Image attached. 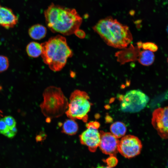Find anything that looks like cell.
I'll use <instances>...</instances> for the list:
<instances>
[{"label":"cell","instance_id":"6da1fadb","mask_svg":"<svg viewBox=\"0 0 168 168\" xmlns=\"http://www.w3.org/2000/svg\"><path fill=\"white\" fill-rule=\"evenodd\" d=\"M48 27L53 33L64 35L74 34L79 29L82 18L75 9L52 3L44 11Z\"/></svg>","mask_w":168,"mask_h":168},{"label":"cell","instance_id":"7a4b0ae2","mask_svg":"<svg viewBox=\"0 0 168 168\" xmlns=\"http://www.w3.org/2000/svg\"><path fill=\"white\" fill-rule=\"evenodd\" d=\"M92 29L107 45L115 48L124 49L133 40L128 27L110 16L99 20Z\"/></svg>","mask_w":168,"mask_h":168},{"label":"cell","instance_id":"3957f363","mask_svg":"<svg viewBox=\"0 0 168 168\" xmlns=\"http://www.w3.org/2000/svg\"><path fill=\"white\" fill-rule=\"evenodd\" d=\"M41 44L42 47L41 55L43 60L54 72L61 70L65 65L68 59L73 54L66 38L60 35L52 37Z\"/></svg>","mask_w":168,"mask_h":168},{"label":"cell","instance_id":"277c9868","mask_svg":"<svg viewBox=\"0 0 168 168\" xmlns=\"http://www.w3.org/2000/svg\"><path fill=\"white\" fill-rule=\"evenodd\" d=\"M43 96V101L40 107L42 114L47 119L59 117L67 110L69 102L60 87L54 86L47 87Z\"/></svg>","mask_w":168,"mask_h":168},{"label":"cell","instance_id":"5b68a950","mask_svg":"<svg viewBox=\"0 0 168 168\" xmlns=\"http://www.w3.org/2000/svg\"><path fill=\"white\" fill-rule=\"evenodd\" d=\"M89 99L86 92L77 89L74 90L70 95L68 108L65 112L67 116L69 119L86 122L91 105Z\"/></svg>","mask_w":168,"mask_h":168},{"label":"cell","instance_id":"8992f818","mask_svg":"<svg viewBox=\"0 0 168 168\" xmlns=\"http://www.w3.org/2000/svg\"><path fill=\"white\" fill-rule=\"evenodd\" d=\"M149 100V97L140 90H131L122 97L120 109L124 112H138L146 107Z\"/></svg>","mask_w":168,"mask_h":168},{"label":"cell","instance_id":"52a82bcc","mask_svg":"<svg viewBox=\"0 0 168 168\" xmlns=\"http://www.w3.org/2000/svg\"><path fill=\"white\" fill-rule=\"evenodd\" d=\"M86 126L87 129L79 135L80 142L86 146L90 152H94L100 141V133L98 130L100 124L97 121H91L87 123Z\"/></svg>","mask_w":168,"mask_h":168},{"label":"cell","instance_id":"ba28073f","mask_svg":"<svg viewBox=\"0 0 168 168\" xmlns=\"http://www.w3.org/2000/svg\"><path fill=\"white\" fill-rule=\"evenodd\" d=\"M142 148L141 142L137 137L128 135L119 141L118 151L123 156L130 158L139 155Z\"/></svg>","mask_w":168,"mask_h":168},{"label":"cell","instance_id":"9c48e42d","mask_svg":"<svg viewBox=\"0 0 168 168\" xmlns=\"http://www.w3.org/2000/svg\"><path fill=\"white\" fill-rule=\"evenodd\" d=\"M152 124L162 138H168V107L159 108L152 114Z\"/></svg>","mask_w":168,"mask_h":168},{"label":"cell","instance_id":"30bf717a","mask_svg":"<svg viewBox=\"0 0 168 168\" xmlns=\"http://www.w3.org/2000/svg\"><path fill=\"white\" fill-rule=\"evenodd\" d=\"M99 147L102 152L110 156H115L118 152L119 141L111 133L101 131Z\"/></svg>","mask_w":168,"mask_h":168},{"label":"cell","instance_id":"8fae6325","mask_svg":"<svg viewBox=\"0 0 168 168\" xmlns=\"http://www.w3.org/2000/svg\"><path fill=\"white\" fill-rule=\"evenodd\" d=\"M18 21V17L12 9L0 5V26L9 29L14 27Z\"/></svg>","mask_w":168,"mask_h":168},{"label":"cell","instance_id":"7c38bea8","mask_svg":"<svg viewBox=\"0 0 168 168\" xmlns=\"http://www.w3.org/2000/svg\"><path fill=\"white\" fill-rule=\"evenodd\" d=\"M129 48L116 53L117 60L121 64L137 60L140 48L137 46L134 47L131 44Z\"/></svg>","mask_w":168,"mask_h":168},{"label":"cell","instance_id":"4fadbf2b","mask_svg":"<svg viewBox=\"0 0 168 168\" xmlns=\"http://www.w3.org/2000/svg\"><path fill=\"white\" fill-rule=\"evenodd\" d=\"M47 29L40 24H36L32 26L28 30L30 36L35 40H39L44 38L47 33Z\"/></svg>","mask_w":168,"mask_h":168},{"label":"cell","instance_id":"5bb4252c","mask_svg":"<svg viewBox=\"0 0 168 168\" xmlns=\"http://www.w3.org/2000/svg\"><path fill=\"white\" fill-rule=\"evenodd\" d=\"M153 52L148 50L140 51L137 60L142 65L148 66L152 65L155 60Z\"/></svg>","mask_w":168,"mask_h":168},{"label":"cell","instance_id":"9a60e30c","mask_svg":"<svg viewBox=\"0 0 168 168\" xmlns=\"http://www.w3.org/2000/svg\"><path fill=\"white\" fill-rule=\"evenodd\" d=\"M78 130V124L75 120L69 118L66 120L63 124L62 132L72 136L76 134Z\"/></svg>","mask_w":168,"mask_h":168},{"label":"cell","instance_id":"2e32d148","mask_svg":"<svg viewBox=\"0 0 168 168\" xmlns=\"http://www.w3.org/2000/svg\"><path fill=\"white\" fill-rule=\"evenodd\" d=\"M26 51L29 57L36 58L41 55L42 47L41 44L36 42L32 41L27 45Z\"/></svg>","mask_w":168,"mask_h":168},{"label":"cell","instance_id":"e0dca14e","mask_svg":"<svg viewBox=\"0 0 168 168\" xmlns=\"http://www.w3.org/2000/svg\"><path fill=\"white\" fill-rule=\"evenodd\" d=\"M110 129L111 133L118 138L123 137L127 130L125 124L120 121L113 123L110 126Z\"/></svg>","mask_w":168,"mask_h":168},{"label":"cell","instance_id":"ac0fdd59","mask_svg":"<svg viewBox=\"0 0 168 168\" xmlns=\"http://www.w3.org/2000/svg\"><path fill=\"white\" fill-rule=\"evenodd\" d=\"M9 61L5 56L0 55V72L6 71L9 66Z\"/></svg>","mask_w":168,"mask_h":168},{"label":"cell","instance_id":"d6986e66","mask_svg":"<svg viewBox=\"0 0 168 168\" xmlns=\"http://www.w3.org/2000/svg\"><path fill=\"white\" fill-rule=\"evenodd\" d=\"M143 50H148L154 52L158 49L157 46L154 43L147 42L142 43L141 48Z\"/></svg>","mask_w":168,"mask_h":168},{"label":"cell","instance_id":"ffe728a7","mask_svg":"<svg viewBox=\"0 0 168 168\" xmlns=\"http://www.w3.org/2000/svg\"><path fill=\"white\" fill-rule=\"evenodd\" d=\"M7 126L10 129L16 127V123L14 119L11 116H7L3 118Z\"/></svg>","mask_w":168,"mask_h":168},{"label":"cell","instance_id":"44dd1931","mask_svg":"<svg viewBox=\"0 0 168 168\" xmlns=\"http://www.w3.org/2000/svg\"><path fill=\"white\" fill-rule=\"evenodd\" d=\"M110 156L105 160V161L107 164V166L113 168L117 165L118 160L114 156Z\"/></svg>","mask_w":168,"mask_h":168},{"label":"cell","instance_id":"7402d4cb","mask_svg":"<svg viewBox=\"0 0 168 168\" xmlns=\"http://www.w3.org/2000/svg\"><path fill=\"white\" fill-rule=\"evenodd\" d=\"M10 128L7 125L3 118L0 119V133L4 135Z\"/></svg>","mask_w":168,"mask_h":168},{"label":"cell","instance_id":"603a6c76","mask_svg":"<svg viewBox=\"0 0 168 168\" xmlns=\"http://www.w3.org/2000/svg\"><path fill=\"white\" fill-rule=\"evenodd\" d=\"M17 131V129L16 127H15L13 128L10 129L9 131L4 135L8 138H12L15 136Z\"/></svg>","mask_w":168,"mask_h":168},{"label":"cell","instance_id":"cb8c5ba5","mask_svg":"<svg viewBox=\"0 0 168 168\" xmlns=\"http://www.w3.org/2000/svg\"><path fill=\"white\" fill-rule=\"evenodd\" d=\"M74 34L77 37L81 39L84 38L86 36L85 33L84 31L79 29L76 30Z\"/></svg>","mask_w":168,"mask_h":168},{"label":"cell","instance_id":"d4e9b609","mask_svg":"<svg viewBox=\"0 0 168 168\" xmlns=\"http://www.w3.org/2000/svg\"><path fill=\"white\" fill-rule=\"evenodd\" d=\"M96 168H113L108 166H98Z\"/></svg>","mask_w":168,"mask_h":168},{"label":"cell","instance_id":"484cf974","mask_svg":"<svg viewBox=\"0 0 168 168\" xmlns=\"http://www.w3.org/2000/svg\"><path fill=\"white\" fill-rule=\"evenodd\" d=\"M2 112L0 110V118L2 116Z\"/></svg>","mask_w":168,"mask_h":168},{"label":"cell","instance_id":"4316f807","mask_svg":"<svg viewBox=\"0 0 168 168\" xmlns=\"http://www.w3.org/2000/svg\"><path fill=\"white\" fill-rule=\"evenodd\" d=\"M167 33H168V26H167Z\"/></svg>","mask_w":168,"mask_h":168},{"label":"cell","instance_id":"83f0119b","mask_svg":"<svg viewBox=\"0 0 168 168\" xmlns=\"http://www.w3.org/2000/svg\"><path fill=\"white\" fill-rule=\"evenodd\" d=\"M167 61L168 63V58H167Z\"/></svg>","mask_w":168,"mask_h":168},{"label":"cell","instance_id":"f1b7e54d","mask_svg":"<svg viewBox=\"0 0 168 168\" xmlns=\"http://www.w3.org/2000/svg\"></svg>","mask_w":168,"mask_h":168}]
</instances>
